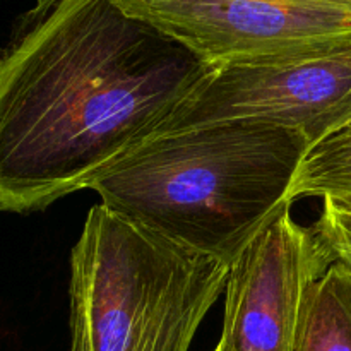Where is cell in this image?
Returning <instances> with one entry per match:
<instances>
[{"label":"cell","mask_w":351,"mask_h":351,"mask_svg":"<svg viewBox=\"0 0 351 351\" xmlns=\"http://www.w3.org/2000/svg\"><path fill=\"white\" fill-rule=\"evenodd\" d=\"M228 273L93 206L71 252V351H189Z\"/></svg>","instance_id":"3"},{"label":"cell","mask_w":351,"mask_h":351,"mask_svg":"<svg viewBox=\"0 0 351 351\" xmlns=\"http://www.w3.org/2000/svg\"><path fill=\"white\" fill-rule=\"evenodd\" d=\"M256 119L307 137L312 147L351 125V34L209 69L158 134Z\"/></svg>","instance_id":"4"},{"label":"cell","mask_w":351,"mask_h":351,"mask_svg":"<svg viewBox=\"0 0 351 351\" xmlns=\"http://www.w3.org/2000/svg\"><path fill=\"white\" fill-rule=\"evenodd\" d=\"M302 197L331 199L351 208V132L348 129L339 130L308 151L290 191L291 201Z\"/></svg>","instance_id":"8"},{"label":"cell","mask_w":351,"mask_h":351,"mask_svg":"<svg viewBox=\"0 0 351 351\" xmlns=\"http://www.w3.org/2000/svg\"><path fill=\"white\" fill-rule=\"evenodd\" d=\"M287 204L230 266L223 332L215 351H293L308 285L332 264Z\"/></svg>","instance_id":"6"},{"label":"cell","mask_w":351,"mask_h":351,"mask_svg":"<svg viewBox=\"0 0 351 351\" xmlns=\"http://www.w3.org/2000/svg\"><path fill=\"white\" fill-rule=\"evenodd\" d=\"M324 206L312 232L319 239L332 263L345 264L351 269V208L331 199H322Z\"/></svg>","instance_id":"9"},{"label":"cell","mask_w":351,"mask_h":351,"mask_svg":"<svg viewBox=\"0 0 351 351\" xmlns=\"http://www.w3.org/2000/svg\"><path fill=\"white\" fill-rule=\"evenodd\" d=\"M346 129H348V130H350V132H351V125H350V127H346Z\"/></svg>","instance_id":"10"},{"label":"cell","mask_w":351,"mask_h":351,"mask_svg":"<svg viewBox=\"0 0 351 351\" xmlns=\"http://www.w3.org/2000/svg\"><path fill=\"white\" fill-rule=\"evenodd\" d=\"M209 69L117 0H36L0 53V213L91 189Z\"/></svg>","instance_id":"1"},{"label":"cell","mask_w":351,"mask_h":351,"mask_svg":"<svg viewBox=\"0 0 351 351\" xmlns=\"http://www.w3.org/2000/svg\"><path fill=\"white\" fill-rule=\"evenodd\" d=\"M311 149L290 127L223 120L149 137L91 189L122 218L232 266L293 202L291 185Z\"/></svg>","instance_id":"2"},{"label":"cell","mask_w":351,"mask_h":351,"mask_svg":"<svg viewBox=\"0 0 351 351\" xmlns=\"http://www.w3.org/2000/svg\"><path fill=\"white\" fill-rule=\"evenodd\" d=\"M211 67L351 34V0H117Z\"/></svg>","instance_id":"5"},{"label":"cell","mask_w":351,"mask_h":351,"mask_svg":"<svg viewBox=\"0 0 351 351\" xmlns=\"http://www.w3.org/2000/svg\"><path fill=\"white\" fill-rule=\"evenodd\" d=\"M293 351H351V269L332 263L307 287Z\"/></svg>","instance_id":"7"}]
</instances>
